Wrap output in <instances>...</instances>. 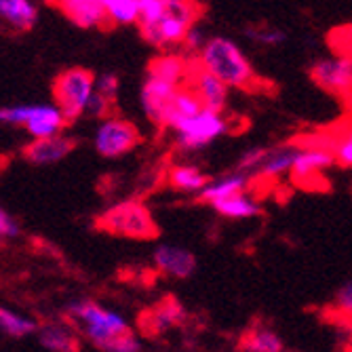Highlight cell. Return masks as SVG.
I'll use <instances>...</instances> for the list:
<instances>
[{"mask_svg": "<svg viewBox=\"0 0 352 352\" xmlns=\"http://www.w3.org/2000/svg\"><path fill=\"white\" fill-rule=\"evenodd\" d=\"M310 78L316 87L323 91L336 95V98H350V87H352V61L350 57H336L318 61L310 68Z\"/></svg>", "mask_w": 352, "mask_h": 352, "instance_id": "obj_10", "label": "cell"}, {"mask_svg": "<svg viewBox=\"0 0 352 352\" xmlns=\"http://www.w3.org/2000/svg\"><path fill=\"white\" fill-rule=\"evenodd\" d=\"M169 184L182 192H197L209 184V177L197 167H173L169 171Z\"/></svg>", "mask_w": 352, "mask_h": 352, "instance_id": "obj_25", "label": "cell"}, {"mask_svg": "<svg viewBox=\"0 0 352 352\" xmlns=\"http://www.w3.org/2000/svg\"><path fill=\"white\" fill-rule=\"evenodd\" d=\"M138 9H140L138 23L140 25H152L165 15L167 0H138Z\"/></svg>", "mask_w": 352, "mask_h": 352, "instance_id": "obj_28", "label": "cell"}, {"mask_svg": "<svg viewBox=\"0 0 352 352\" xmlns=\"http://www.w3.org/2000/svg\"><path fill=\"white\" fill-rule=\"evenodd\" d=\"M247 36L255 43H262L266 47H272V45H280L285 43V32L278 30V28H251L247 30Z\"/></svg>", "mask_w": 352, "mask_h": 352, "instance_id": "obj_29", "label": "cell"}, {"mask_svg": "<svg viewBox=\"0 0 352 352\" xmlns=\"http://www.w3.org/2000/svg\"><path fill=\"white\" fill-rule=\"evenodd\" d=\"M17 234H19L17 221L0 207V239H9V236H17Z\"/></svg>", "mask_w": 352, "mask_h": 352, "instance_id": "obj_35", "label": "cell"}, {"mask_svg": "<svg viewBox=\"0 0 352 352\" xmlns=\"http://www.w3.org/2000/svg\"><path fill=\"white\" fill-rule=\"evenodd\" d=\"M85 112H89L91 116H106V114L112 112V102L106 100V98H102V95H98V93L93 91V95H91V100H89Z\"/></svg>", "mask_w": 352, "mask_h": 352, "instance_id": "obj_32", "label": "cell"}, {"mask_svg": "<svg viewBox=\"0 0 352 352\" xmlns=\"http://www.w3.org/2000/svg\"><path fill=\"white\" fill-rule=\"evenodd\" d=\"M203 7L188 0H167L165 15L152 25H140V32L146 43L158 49H167L169 45H179L186 38V32L199 21Z\"/></svg>", "mask_w": 352, "mask_h": 352, "instance_id": "obj_4", "label": "cell"}, {"mask_svg": "<svg viewBox=\"0 0 352 352\" xmlns=\"http://www.w3.org/2000/svg\"><path fill=\"white\" fill-rule=\"evenodd\" d=\"M294 158H296L294 148H283V150L268 152V156L264 158V163L260 165V175L272 179V177H278L283 173H287L294 165Z\"/></svg>", "mask_w": 352, "mask_h": 352, "instance_id": "obj_27", "label": "cell"}, {"mask_svg": "<svg viewBox=\"0 0 352 352\" xmlns=\"http://www.w3.org/2000/svg\"><path fill=\"white\" fill-rule=\"evenodd\" d=\"M95 228L112 236L152 241L158 236V223L152 217L150 209L140 201H122L106 209L98 219Z\"/></svg>", "mask_w": 352, "mask_h": 352, "instance_id": "obj_3", "label": "cell"}, {"mask_svg": "<svg viewBox=\"0 0 352 352\" xmlns=\"http://www.w3.org/2000/svg\"><path fill=\"white\" fill-rule=\"evenodd\" d=\"M188 68H190V61H186L182 55H161L150 61L148 76L169 82L173 87H184Z\"/></svg>", "mask_w": 352, "mask_h": 352, "instance_id": "obj_17", "label": "cell"}, {"mask_svg": "<svg viewBox=\"0 0 352 352\" xmlns=\"http://www.w3.org/2000/svg\"><path fill=\"white\" fill-rule=\"evenodd\" d=\"M331 156H333V161H338L342 167H350L352 163V140H350V131L342 135H338L333 142H331Z\"/></svg>", "mask_w": 352, "mask_h": 352, "instance_id": "obj_30", "label": "cell"}, {"mask_svg": "<svg viewBox=\"0 0 352 352\" xmlns=\"http://www.w3.org/2000/svg\"><path fill=\"white\" fill-rule=\"evenodd\" d=\"M177 89L179 87H173V85L163 82V80H156V78H150V76L146 78V82L142 87V106H144L146 116L154 124L163 126L167 108H169Z\"/></svg>", "mask_w": 352, "mask_h": 352, "instance_id": "obj_14", "label": "cell"}, {"mask_svg": "<svg viewBox=\"0 0 352 352\" xmlns=\"http://www.w3.org/2000/svg\"><path fill=\"white\" fill-rule=\"evenodd\" d=\"M154 264H156L158 272L173 276V278H188L197 270L195 255L186 249H182V247H171V245H163V247L156 249Z\"/></svg>", "mask_w": 352, "mask_h": 352, "instance_id": "obj_16", "label": "cell"}, {"mask_svg": "<svg viewBox=\"0 0 352 352\" xmlns=\"http://www.w3.org/2000/svg\"><path fill=\"white\" fill-rule=\"evenodd\" d=\"M0 247H3V239H0Z\"/></svg>", "mask_w": 352, "mask_h": 352, "instance_id": "obj_37", "label": "cell"}, {"mask_svg": "<svg viewBox=\"0 0 352 352\" xmlns=\"http://www.w3.org/2000/svg\"><path fill=\"white\" fill-rule=\"evenodd\" d=\"M249 186V177L245 173H234V175H226V177H219L211 184H207L201 190V201L203 203H217L223 199H230L234 195H243Z\"/></svg>", "mask_w": 352, "mask_h": 352, "instance_id": "obj_21", "label": "cell"}, {"mask_svg": "<svg viewBox=\"0 0 352 352\" xmlns=\"http://www.w3.org/2000/svg\"><path fill=\"white\" fill-rule=\"evenodd\" d=\"M38 325L32 321V318L17 314L9 308H0V331L3 333L13 336V338H23V336L34 333Z\"/></svg>", "mask_w": 352, "mask_h": 352, "instance_id": "obj_26", "label": "cell"}, {"mask_svg": "<svg viewBox=\"0 0 352 352\" xmlns=\"http://www.w3.org/2000/svg\"><path fill=\"white\" fill-rule=\"evenodd\" d=\"M49 7H55L78 28H108L104 0H57Z\"/></svg>", "mask_w": 352, "mask_h": 352, "instance_id": "obj_13", "label": "cell"}, {"mask_svg": "<svg viewBox=\"0 0 352 352\" xmlns=\"http://www.w3.org/2000/svg\"><path fill=\"white\" fill-rule=\"evenodd\" d=\"M184 43H186V47H188V49L199 51V49H203V47H205V43H207V41H203V36H201V32L197 30V25H192V28L186 32Z\"/></svg>", "mask_w": 352, "mask_h": 352, "instance_id": "obj_36", "label": "cell"}, {"mask_svg": "<svg viewBox=\"0 0 352 352\" xmlns=\"http://www.w3.org/2000/svg\"><path fill=\"white\" fill-rule=\"evenodd\" d=\"M186 312L182 308V304L177 302V298L173 296H165L158 304L150 306L148 310L142 312L140 316V329L146 336H158L171 327H177L184 323Z\"/></svg>", "mask_w": 352, "mask_h": 352, "instance_id": "obj_12", "label": "cell"}, {"mask_svg": "<svg viewBox=\"0 0 352 352\" xmlns=\"http://www.w3.org/2000/svg\"><path fill=\"white\" fill-rule=\"evenodd\" d=\"M184 85L197 95V100L201 102L203 110L221 114L223 106L228 102V87L219 82L215 76H211L207 70H203L199 61L190 63Z\"/></svg>", "mask_w": 352, "mask_h": 352, "instance_id": "obj_11", "label": "cell"}, {"mask_svg": "<svg viewBox=\"0 0 352 352\" xmlns=\"http://www.w3.org/2000/svg\"><path fill=\"white\" fill-rule=\"evenodd\" d=\"M336 308L342 312L344 310V316L348 318L350 312H352V285L350 283H344L342 289L338 292V298H336Z\"/></svg>", "mask_w": 352, "mask_h": 352, "instance_id": "obj_34", "label": "cell"}, {"mask_svg": "<svg viewBox=\"0 0 352 352\" xmlns=\"http://www.w3.org/2000/svg\"><path fill=\"white\" fill-rule=\"evenodd\" d=\"M201 68L223 82L228 89H243V91H260L262 78L255 74L253 66L241 47L230 38H211L201 49Z\"/></svg>", "mask_w": 352, "mask_h": 352, "instance_id": "obj_2", "label": "cell"}, {"mask_svg": "<svg viewBox=\"0 0 352 352\" xmlns=\"http://www.w3.org/2000/svg\"><path fill=\"white\" fill-rule=\"evenodd\" d=\"M283 340L270 327L255 323L239 340V352H283Z\"/></svg>", "mask_w": 352, "mask_h": 352, "instance_id": "obj_19", "label": "cell"}, {"mask_svg": "<svg viewBox=\"0 0 352 352\" xmlns=\"http://www.w3.org/2000/svg\"><path fill=\"white\" fill-rule=\"evenodd\" d=\"M201 110H203V106L197 100V95L184 85L173 95V100H171V104L167 108V114H165L163 126H171V129H177L182 122H186L192 116H197Z\"/></svg>", "mask_w": 352, "mask_h": 352, "instance_id": "obj_18", "label": "cell"}, {"mask_svg": "<svg viewBox=\"0 0 352 352\" xmlns=\"http://www.w3.org/2000/svg\"><path fill=\"white\" fill-rule=\"evenodd\" d=\"M213 207L217 213H221L223 217H230V219H249V217H255L262 213L260 205L251 197H247L245 192L243 195H234L230 199L217 201V203H213Z\"/></svg>", "mask_w": 352, "mask_h": 352, "instance_id": "obj_23", "label": "cell"}, {"mask_svg": "<svg viewBox=\"0 0 352 352\" xmlns=\"http://www.w3.org/2000/svg\"><path fill=\"white\" fill-rule=\"evenodd\" d=\"M333 165V156L325 148H308L302 152H296L294 165L289 169L292 182L298 188L304 190H327L329 186L325 184V171Z\"/></svg>", "mask_w": 352, "mask_h": 352, "instance_id": "obj_7", "label": "cell"}, {"mask_svg": "<svg viewBox=\"0 0 352 352\" xmlns=\"http://www.w3.org/2000/svg\"><path fill=\"white\" fill-rule=\"evenodd\" d=\"M41 344L51 352H80V340L76 333L59 323H49L38 331Z\"/></svg>", "mask_w": 352, "mask_h": 352, "instance_id": "obj_22", "label": "cell"}, {"mask_svg": "<svg viewBox=\"0 0 352 352\" xmlns=\"http://www.w3.org/2000/svg\"><path fill=\"white\" fill-rule=\"evenodd\" d=\"M70 318L80 325L85 336L104 352H140V340L124 318L91 300L74 302Z\"/></svg>", "mask_w": 352, "mask_h": 352, "instance_id": "obj_1", "label": "cell"}, {"mask_svg": "<svg viewBox=\"0 0 352 352\" xmlns=\"http://www.w3.org/2000/svg\"><path fill=\"white\" fill-rule=\"evenodd\" d=\"M104 11H106L108 28L131 25L138 23L140 17L138 0H104Z\"/></svg>", "mask_w": 352, "mask_h": 352, "instance_id": "obj_24", "label": "cell"}, {"mask_svg": "<svg viewBox=\"0 0 352 352\" xmlns=\"http://www.w3.org/2000/svg\"><path fill=\"white\" fill-rule=\"evenodd\" d=\"M177 144L186 150H197L207 144H211L215 138L223 135L228 131L226 120L217 112L201 110L197 116L188 118L177 126Z\"/></svg>", "mask_w": 352, "mask_h": 352, "instance_id": "obj_9", "label": "cell"}, {"mask_svg": "<svg viewBox=\"0 0 352 352\" xmlns=\"http://www.w3.org/2000/svg\"><path fill=\"white\" fill-rule=\"evenodd\" d=\"M118 85L120 82H118L116 74H112V72L102 74L100 78H95V93L102 95V98H106V100H110V102H114L116 93H118Z\"/></svg>", "mask_w": 352, "mask_h": 352, "instance_id": "obj_31", "label": "cell"}, {"mask_svg": "<svg viewBox=\"0 0 352 352\" xmlns=\"http://www.w3.org/2000/svg\"><path fill=\"white\" fill-rule=\"evenodd\" d=\"M140 142V129L131 120L124 118H106L95 133V148L106 158H116L131 152Z\"/></svg>", "mask_w": 352, "mask_h": 352, "instance_id": "obj_8", "label": "cell"}, {"mask_svg": "<svg viewBox=\"0 0 352 352\" xmlns=\"http://www.w3.org/2000/svg\"><path fill=\"white\" fill-rule=\"evenodd\" d=\"M76 148V142L66 135H55L47 140H34L23 148V158L32 165H51L66 158Z\"/></svg>", "mask_w": 352, "mask_h": 352, "instance_id": "obj_15", "label": "cell"}, {"mask_svg": "<svg viewBox=\"0 0 352 352\" xmlns=\"http://www.w3.org/2000/svg\"><path fill=\"white\" fill-rule=\"evenodd\" d=\"M95 91V74L87 68H68L57 74L53 80V98H55V108L66 118V122L78 120L91 95Z\"/></svg>", "mask_w": 352, "mask_h": 352, "instance_id": "obj_5", "label": "cell"}, {"mask_svg": "<svg viewBox=\"0 0 352 352\" xmlns=\"http://www.w3.org/2000/svg\"><path fill=\"white\" fill-rule=\"evenodd\" d=\"M0 19L19 32H30L38 21V9L30 0H0Z\"/></svg>", "mask_w": 352, "mask_h": 352, "instance_id": "obj_20", "label": "cell"}, {"mask_svg": "<svg viewBox=\"0 0 352 352\" xmlns=\"http://www.w3.org/2000/svg\"><path fill=\"white\" fill-rule=\"evenodd\" d=\"M0 120L11 124H23L34 140H47L59 135L66 126V118L55 106H15L0 110Z\"/></svg>", "mask_w": 352, "mask_h": 352, "instance_id": "obj_6", "label": "cell"}, {"mask_svg": "<svg viewBox=\"0 0 352 352\" xmlns=\"http://www.w3.org/2000/svg\"><path fill=\"white\" fill-rule=\"evenodd\" d=\"M266 156H268V150H264V148L249 150V152L243 154L239 167H241L243 171H245V169H253V167H260V165L264 163V158H266Z\"/></svg>", "mask_w": 352, "mask_h": 352, "instance_id": "obj_33", "label": "cell"}]
</instances>
